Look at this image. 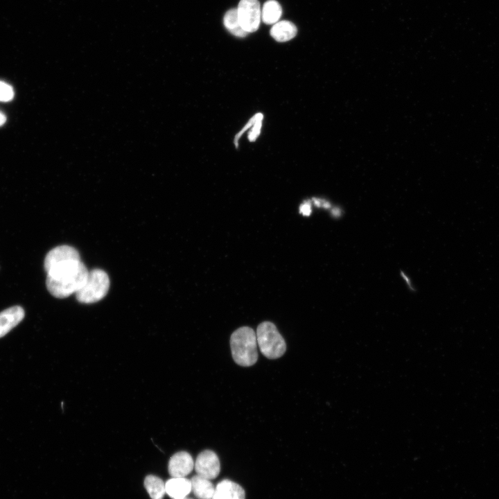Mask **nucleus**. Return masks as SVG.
<instances>
[{
    "label": "nucleus",
    "instance_id": "19",
    "mask_svg": "<svg viewBox=\"0 0 499 499\" xmlns=\"http://www.w3.org/2000/svg\"><path fill=\"white\" fill-rule=\"evenodd\" d=\"M310 205V204L309 203V202H304V203L302 204L299 208L300 213L305 216L310 215L311 211Z\"/></svg>",
    "mask_w": 499,
    "mask_h": 499
},
{
    "label": "nucleus",
    "instance_id": "7",
    "mask_svg": "<svg viewBox=\"0 0 499 499\" xmlns=\"http://www.w3.org/2000/svg\"><path fill=\"white\" fill-rule=\"evenodd\" d=\"M194 467L197 475L210 480L216 478L220 470L218 455L210 450H203L198 455Z\"/></svg>",
    "mask_w": 499,
    "mask_h": 499
},
{
    "label": "nucleus",
    "instance_id": "21",
    "mask_svg": "<svg viewBox=\"0 0 499 499\" xmlns=\"http://www.w3.org/2000/svg\"><path fill=\"white\" fill-rule=\"evenodd\" d=\"M182 499H192V498L186 497V498H182Z\"/></svg>",
    "mask_w": 499,
    "mask_h": 499
},
{
    "label": "nucleus",
    "instance_id": "3",
    "mask_svg": "<svg viewBox=\"0 0 499 499\" xmlns=\"http://www.w3.org/2000/svg\"><path fill=\"white\" fill-rule=\"evenodd\" d=\"M256 335L261 352L266 358L277 359L286 352V342L273 323L268 321L261 323Z\"/></svg>",
    "mask_w": 499,
    "mask_h": 499
},
{
    "label": "nucleus",
    "instance_id": "12",
    "mask_svg": "<svg viewBox=\"0 0 499 499\" xmlns=\"http://www.w3.org/2000/svg\"><path fill=\"white\" fill-rule=\"evenodd\" d=\"M297 33L296 26L290 21L275 23L270 29V35L279 42H285L294 38Z\"/></svg>",
    "mask_w": 499,
    "mask_h": 499
},
{
    "label": "nucleus",
    "instance_id": "4",
    "mask_svg": "<svg viewBox=\"0 0 499 499\" xmlns=\"http://www.w3.org/2000/svg\"><path fill=\"white\" fill-rule=\"evenodd\" d=\"M110 283L106 272L100 269L91 270L82 287L76 293V299L82 304L97 302L105 297Z\"/></svg>",
    "mask_w": 499,
    "mask_h": 499
},
{
    "label": "nucleus",
    "instance_id": "10",
    "mask_svg": "<svg viewBox=\"0 0 499 499\" xmlns=\"http://www.w3.org/2000/svg\"><path fill=\"white\" fill-rule=\"evenodd\" d=\"M212 499H245V491L237 483L224 480L217 484Z\"/></svg>",
    "mask_w": 499,
    "mask_h": 499
},
{
    "label": "nucleus",
    "instance_id": "8",
    "mask_svg": "<svg viewBox=\"0 0 499 499\" xmlns=\"http://www.w3.org/2000/svg\"><path fill=\"white\" fill-rule=\"evenodd\" d=\"M194 468L191 455L186 451L175 453L168 462V469L172 478H185Z\"/></svg>",
    "mask_w": 499,
    "mask_h": 499
},
{
    "label": "nucleus",
    "instance_id": "11",
    "mask_svg": "<svg viewBox=\"0 0 499 499\" xmlns=\"http://www.w3.org/2000/svg\"><path fill=\"white\" fill-rule=\"evenodd\" d=\"M166 493L173 499L186 498L191 491V480L185 478H172L165 483Z\"/></svg>",
    "mask_w": 499,
    "mask_h": 499
},
{
    "label": "nucleus",
    "instance_id": "1",
    "mask_svg": "<svg viewBox=\"0 0 499 499\" xmlns=\"http://www.w3.org/2000/svg\"><path fill=\"white\" fill-rule=\"evenodd\" d=\"M89 271L82 262L47 273L46 285L55 297L66 298L76 293L85 283Z\"/></svg>",
    "mask_w": 499,
    "mask_h": 499
},
{
    "label": "nucleus",
    "instance_id": "17",
    "mask_svg": "<svg viewBox=\"0 0 499 499\" xmlns=\"http://www.w3.org/2000/svg\"><path fill=\"white\" fill-rule=\"evenodd\" d=\"M144 486L152 499H162L166 493L165 483L157 476L147 475L144 480Z\"/></svg>",
    "mask_w": 499,
    "mask_h": 499
},
{
    "label": "nucleus",
    "instance_id": "14",
    "mask_svg": "<svg viewBox=\"0 0 499 499\" xmlns=\"http://www.w3.org/2000/svg\"><path fill=\"white\" fill-rule=\"evenodd\" d=\"M282 15L281 5L275 0H268L264 3L261 10V19L266 24H274L278 22Z\"/></svg>",
    "mask_w": 499,
    "mask_h": 499
},
{
    "label": "nucleus",
    "instance_id": "18",
    "mask_svg": "<svg viewBox=\"0 0 499 499\" xmlns=\"http://www.w3.org/2000/svg\"><path fill=\"white\" fill-rule=\"evenodd\" d=\"M14 97L12 87L5 82L0 80V101L8 102Z\"/></svg>",
    "mask_w": 499,
    "mask_h": 499
},
{
    "label": "nucleus",
    "instance_id": "5",
    "mask_svg": "<svg viewBox=\"0 0 499 499\" xmlns=\"http://www.w3.org/2000/svg\"><path fill=\"white\" fill-rule=\"evenodd\" d=\"M237 12L240 24L245 32L249 34L257 30L261 19V6L258 0H240Z\"/></svg>",
    "mask_w": 499,
    "mask_h": 499
},
{
    "label": "nucleus",
    "instance_id": "2",
    "mask_svg": "<svg viewBox=\"0 0 499 499\" xmlns=\"http://www.w3.org/2000/svg\"><path fill=\"white\" fill-rule=\"evenodd\" d=\"M257 344L256 333L252 328L242 326L234 331L230 347L235 362L243 367L254 365L258 359Z\"/></svg>",
    "mask_w": 499,
    "mask_h": 499
},
{
    "label": "nucleus",
    "instance_id": "13",
    "mask_svg": "<svg viewBox=\"0 0 499 499\" xmlns=\"http://www.w3.org/2000/svg\"><path fill=\"white\" fill-rule=\"evenodd\" d=\"M191 491H193L197 498L212 499L215 487L210 480L196 475L191 479Z\"/></svg>",
    "mask_w": 499,
    "mask_h": 499
},
{
    "label": "nucleus",
    "instance_id": "15",
    "mask_svg": "<svg viewBox=\"0 0 499 499\" xmlns=\"http://www.w3.org/2000/svg\"><path fill=\"white\" fill-rule=\"evenodd\" d=\"M223 24L227 30L236 37H244L248 35L240 24L237 8H231L225 12Z\"/></svg>",
    "mask_w": 499,
    "mask_h": 499
},
{
    "label": "nucleus",
    "instance_id": "6",
    "mask_svg": "<svg viewBox=\"0 0 499 499\" xmlns=\"http://www.w3.org/2000/svg\"><path fill=\"white\" fill-rule=\"evenodd\" d=\"M78 252L69 245H60L50 250L44 259V269L49 270L80 262Z\"/></svg>",
    "mask_w": 499,
    "mask_h": 499
},
{
    "label": "nucleus",
    "instance_id": "16",
    "mask_svg": "<svg viewBox=\"0 0 499 499\" xmlns=\"http://www.w3.org/2000/svg\"><path fill=\"white\" fill-rule=\"evenodd\" d=\"M263 119V115L261 113H257L254 115L250 121L247 123L245 126L238 133L235 137V145L238 146V141L240 137L241 134L245 132L247 129H250L248 132V139L250 141H254L260 135L261 129L262 125V121Z\"/></svg>",
    "mask_w": 499,
    "mask_h": 499
},
{
    "label": "nucleus",
    "instance_id": "9",
    "mask_svg": "<svg viewBox=\"0 0 499 499\" xmlns=\"http://www.w3.org/2000/svg\"><path fill=\"white\" fill-rule=\"evenodd\" d=\"M22 307L15 306L0 312V338L6 335L24 319Z\"/></svg>",
    "mask_w": 499,
    "mask_h": 499
},
{
    "label": "nucleus",
    "instance_id": "20",
    "mask_svg": "<svg viewBox=\"0 0 499 499\" xmlns=\"http://www.w3.org/2000/svg\"><path fill=\"white\" fill-rule=\"evenodd\" d=\"M6 116L3 113L0 112V126L3 125L6 122Z\"/></svg>",
    "mask_w": 499,
    "mask_h": 499
}]
</instances>
